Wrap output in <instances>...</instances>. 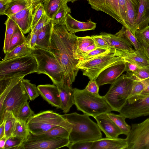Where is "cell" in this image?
Returning <instances> with one entry per match:
<instances>
[{
	"instance_id": "50",
	"label": "cell",
	"mask_w": 149,
	"mask_h": 149,
	"mask_svg": "<svg viewBox=\"0 0 149 149\" xmlns=\"http://www.w3.org/2000/svg\"><path fill=\"white\" fill-rule=\"evenodd\" d=\"M118 3L120 15L125 24L124 26L126 27L127 17L126 0H118Z\"/></svg>"
},
{
	"instance_id": "7",
	"label": "cell",
	"mask_w": 149,
	"mask_h": 149,
	"mask_svg": "<svg viewBox=\"0 0 149 149\" xmlns=\"http://www.w3.org/2000/svg\"><path fill=\"white\" fill-rule=\"evenodd\" d=\"M38 64L31 54L26 56L0 62V79L24 77L36 72Z\"/></svg>"
},
{
	"instance_id": "2",
	"label": "cell",
	"mask_w": 149,
	"mask_h": 149,
	"mask_svg": "<svg viewBox=\"0 0 149 149\" xmlns=\"http://www.w3.org/2000/svg\"><path fill=\"white\" fill-rule=\"evenodd\" d=\"M62 116L72 125L69 137L70 143L94 141L102 138L101 130L97 124L91 120L88 115L74 112Z\"/></svg>"
},
{
	"instance_id": "13",
	"label": "cell",
	"mask_w": 149,
	"mask_h": 149,
	"mask_svg": "<svg viewBox=\"0 0 149 149\" xmlns=\"http://www.w3.org/2000/svg\"><path fill=\"white\" fill-rule=\"evenodd\" d=\"M92 8L109 15L124 26L120 15L118 0H87Z\"/></svg>"
},
{
	"instance_id": "12",
	"label": "cell",
	"mask_w": 149,
	"mask_h": 149,
	"mask_svg": "<svg viewBox=\"0 0 149 149\" xmlns=\"http://www.w3.org/2000/svg\"><path fill=\"white\" fill-rule=\"evenodd\" d=\"M118 112L129 119L149 115V95L138 98L132 103L127 102Z\"/></svg>"
},
{
	"instance_id": "61",
	"label": "cell",
	"mask_w": 149,
	"mask_h": 149,
	"mask_svg": "<svg viewBox=\"0 0 149 149\" xmlns=\"http://www.w3.org/2000/svg\"></svg>"
},
{
	"instance_id": "44",
	"label": "cell",
	"mask_w": 149,
	"mask_h": 149,
	"mask_svg": "<svg viewBox=\"0 0 149 149\" xmlns=\"http://www.w3.org/2000/svg\"><path fill=\"white\" fill-rule=\"evenodd\" d=\"M93 141H83L70 143L67 146L70 149H91Z\"/></svg>"
},
{
	"instance_id": "16",
	"label": "cell",
	"mask_w": 149,
	"mask_h": 149,
	"mask_svg": "<svg viewBox=\"0 0 149 149\" xmlns=\"http://www.w3.org/2000/svg\"><path fill=\"white\" fill-rule=\"evenodd\" d=\"M59 92L60 109L65 113L68 112L74 104V89L65 81L56 85Z\"/></svg>"
},
{
	"instance_id": "26",
	"label": "cell",
	"mask_w": 149,
	"mask_h": 149,
	"mask_svg": "<svg viewBox=\"0 0 149 149\" xmlns=\"http://www.w3.org/2000/svg\"><path fill=\"white\" fill-rule=\"evenodd\" d=\"M53 23L51 20L37 33L36 47L49 50Z\"/></svg>"
},
{
	"instance_id": "1",
	"label": "cell",
	"mask_w": 149,
	"mask_h": 149,
	"mask_svg": "<svg viewBox=\"0 0 149 149\" xmlns=\"http://www.w3.org/2000/svg\"><path fill=\"white\" fill-rule=\"evenodd\" d=\"M77 36L71 34L64 24H53L49 51L55 56L65 75V80L71 85L79 69L76 66L79 60L74 54L77 47Z\"/></svg>"
},
{
	"instance_id": "51",
	"label": "cell",
	"mask_w": 149,
	"mask_h": 149,
	"mask_svg": "<svg viewBox=\"0 0 149 149\" xmlns=\"http://www.w3.org/2000/svg\"><path fill=\"white\" fill-rule=\"evenodd\" d=\"M37 37V33L31 31L26 38L27 42L32 49L36 47Z\"/></svg>"
},
{
	"instance_id": "35",
	"label": "cell",
	"mask_w": 149,
	"mask_h": 149,
	"mask_svg": "<svg viewBox=\"0 0 149 149\" xmlns=\"http://www.w3.org/2000/svg\"><path fill=\"white\" fill-rule=\"evenodd\" d=\"M109 116L121 131L122 134L126 136L130 132L131 126L125 122L126 118L120 114H116L111 112L108 113Z\"/></svg>"
},
{
	"instance_id": "29",
	"label": "cell",
	"mask_w": 149,
	"mask_h": 149,
	"mask_svg": "<svg viewBox=\"0 0 149 149\" xmlns=\"http://www.w3.org/2000/svg\"><path fill=\"white\" fill-rule=\"evenodd\" d=\"M4 24L6 25V32L3 50L6 54L8 52L10 38L18 26L13 20L8 17Z\"/></svg>"
},
{
	"instance_id": "42",
	"label": "cell",
	"mask_w": 149,
	"mask_h": 149,
	"mask_svg": "<svg viewBox=\"0 0 149 149\" xmlns=\"http://www.w3.org/2000/svg\"><path fill=\"white\" fill-rule=\"evenodd\" d=\"M44 12V10L42 2L39 3L34 7L31 30L34 29L41 18Z\"/></svg>"
},
{
	"instance_id": "36",
	"label": "cell",
	"mask_w": 149,
	"mask_h": 149,
	"mask_svg": "<svg viewBox=\"0 0 149 149\" xmlns=\"http://www.w3.org/2000/svg\"><path fill=\"white\" fill-rule=\"evenodd\" d=\"M68 2L66 0H64L63 2L52 19L53 24L61 23L64 24L67 15L71 13V9L68 5Z\"/></svg>"
},
{
	"instance_id": "37",
	"label": "cell",
	"mask_w": 149,
	"mask_h": 149,
	"mask_svg": "<svg viewBox=\"0 0 149 149\" xmlns=\"http://www.w3.org/2000/svg\"><path fill=\"white\" fill-rule=\"evenodd\" d=\"M16 120V118L11 113H7L4 114L5 136L7 139L12 135Z\"/></svg>"
},
{
	"instance_id": "32",
	"label": "cell",
	"mask_w": 149,
	"mask_h": 149,
	"mask_svg": "<svg viewBox=\"0 0 149 149\" xmlns=\"http://www.w3.org/2000/svg\"><path fill=\"white\" fill-rule=\"evenodd\" d=\"M126 74L134 80L142 81L145 86L149 84V65L144 67H139L136 72H127Z\"/></svg>"
},
{
	"instance_id": "22",
	"label": "cell",
	"mask_w": 149,
	"mask_h": 149,
	"mask_svg": "<svg viewBox=\"0 0 149 149\" xmlns=\"http://www.w3.org/2000/svg\"><path fill=\"white\" fill-rule=\"evenodd\" d=\"M100 34L111 48L127 52L134 50L131 44L124 38L104 32H101Z\"/></svg>"
},
{
	"instance_id": "60",
	"label": "cell",
	"mask_w": 149,
	"mask_h": 149,
	"mask_svg": "<svg viewBox=\"0 0 149 149\" xmlns=\"http://www.w3.org/2000/svg\"><path fill=\"white\" fill-rule=\"evenodd\" d=\"M68 2H70L72 3H74L75 1H79V0H66Z\"/></svg>"
},
{
	"instance_id": "19",
	"label": "cell",
	"mask_w": 149,
	"mask_h": 149,
	"mask_svg": "<svg viewBox=\"0 0 149 149\" xmlns=\"http://www.w3.org/2000/svg\"><path fill=\"white\" fill-rule=\"evenodd\" d=\"M116 53L124 61L128 62L139 67L149 65V60L141 49L133 52H127L116 50Z\"/></svg>"
},
{
	"instance_id": "5",
	"label": "cell",
	"mask_w": 149,
	"mask_h": 149,
	"mask_svg": "<svg viewBox=\"0 0 149 149\" xmlns=\"http://www.w3.org/2000/svg\"><path fill=\"white\" fill-rule=\"evenodd\" d=\"M124 62L117 55L116 49L109 51L83 61H79L76 67L83 72V75L91 80H96L100 73L107 68Z\"/></svg>"
},
{
	"instance_id": "24",
	"label": "cell",
	"mask_w": 149,
	"mask_h": 149,
	"mask_svg": "<svg viewBox=\"0 0 149 149\" xmlns=\"http://www.w3.org/2000/svg\"><path fill=\"white\" fill-rule=\"evenodd\" d=\"M139 6L136 27L137 30L143 29L149 23V0H139Z\"/></svg>"
},
{
	"instance_id": "45",
	"label": "cell",
	"mask_w": 149,
	"mask_h": 149,
	"mask_svg": "<svg viewBox=\"0 0 149 149\" xmlns=\"http://www.w3.org/2000/svg\"><path fill=\"white\" fill-rule=\"evenodd\" d=\"M110 49H106L103 48H97L82 56L79 60V61H84L91 59L107 52Z\"/></svg>"
},
{
	"instance_id": "18",
	"label": "cell",
	"mask_w": 149,
	"mask_h": 149,
	"mask_svg": "<svg viewBox=\"0 0 149 149\" xmlns=\"http://www.w3.org/2000/svg\"><path fill=\"white\" fill-rule=\"evenodd\" d=\"M40 95L49 104L60 109V100L57 86L55 84L40 85L37 86Z\"/></svg>"
},
{
	"instance_id": "39",
	"label": "cell",
	"mask_w": 149,
	"mask_h": 149,
	"mask_svg": "<svg viewBox=\"0 0 149 149\" xmlns=\"http://www.w3.org/2000/svg\"><path fill=\"white\" fill-rule=\"evenodd\" d=\"M77 47L74 54L76 56L86 48L95 43L91 36H77Z\"/></svg>"
},
{
	"instance_id": "33",
	"label": "cell",
	"mask_w": 149,
	"mask_h": 149,
	"mask_svg": "<svg viewBox=\"0 0 149 149\" xmlns=\"http://www.w3.org/2000/svg\"><path fill=\"white\" fill-rule=\"evenodd\" d=\"M30 133L27 122L17 119L12 136L20 137L26 140Z\"/></svg>"
},
{
	"instance_id": "15",
	"label": "cell",
	"mask_w": 149,
	"mask_h": 149,
	"mask_svg": "<svg viewBox=\"0 0 149 149\" xmlns=\"http://www.w3.org/2000/svg\"><path fill=\"white\" fill-rule=\"evenodd\" d=\"M100 129L106 137L116 138L122 134L119 127L109 116L108 113H104L94 117Z\"/></svg>"
},
{
	"instance_id": "49",
	"label": "cell",
	"mask_w": 149,
	"mask_h": 149,
	"mask_svg": "<svg viewBox=\"0 0 149 149\" xmlns=\"http://www.w3.org/2000/svg\"><path fill=\"white\" fill-rule=\"evenodd\" d=\"M99 87L96 80H91L84 89L91 93L99 94Z\"/></svg>"
},
{
	"instance_id": "54",
	"label": "cell",
	"mask_w": 149,
	"mask_h": 149,
	"mask_svg": "<svg viewBox=\"0 0 149 149\" xmlns=\"http://www.w3.org/2000/svg\"><path fill=\"white\" fill-rule=\"evenodd\" d=\"M10 0H0V14L4 15V12L8 8Z\"/></svg>"
},
{
	"instance_id": "43",
	"label": "cell",
	"mask_w": 149,
	"mask_h": 149,
	"mask_svg": "<svg viewBox=\"0 0 149 149\" xmlns=\"http://www.w3.org/2000/svg\"><path fill=\"white\" fill-rule=\"evenodd\" d=\"M24 140L23 138L11 136L7 139L4 149H19Z\"/></svg>"
},
{
	"instance_id": "3",
	"label": "cell",
	"mask_w": 149,
	"mask_h": 149,
	"mask_svg": "<svg viewBox=\"0 0 149 149\" xmlns=\"http://www.w3.org/2000/svg\"><path fill=\"white\" fill-rule=\"evenodd\" d=\"M74 89V105L78 110L84 114L94 118L113 111L104 96L91 93L84 89Z\"/></svg>"
},
{
	"instance_id": "46",
	"label": "cell",
	"mask_w": 149,
	"mask_h": 149,
	"mask_svg": "<svg viewBox=\"0 0 149 149\" xmlns=\"http://www.w3.org/2000/svg\"><path fill=\"white\" fill-rule=\"evenodd\" d=\"M134 36L139 42L143 41L149 45V25L143 29L137 30Z\"/></svg>"
},
{
	"instance_id": "55",
	"label": "cell",
	"mask_w": 149,
	"mask_h": 149,
	"mask_svg": "<svg viewBox=\"0 0 149 149\" xmlns=\"http://www.w3.org/2000/svg\"><path fill=\"white\" fill-rule=\"evenodd\" d=\"M139 42L140 49L145 53L149 60V45L146 42L141 41Z\"/></svg>"
},
{
	"instance_id": "14",
	"label": "cell",
	"mask_w": 149,
	"mask_h": 149,
	"mask_svg": "<svg viewBox=\"0 0 149 149\" xmlns=\"http://www.w3.org/2000/svg\"><path fill=\"white\" fill-rule=\"evenodd\" d=\"M124 62L109 67L102 71L96 79L99 86L107 84H112L125 72Z\"/></svg>"
},
{
	"instance_id": "41",
	"label": "cell",
	"mask_w": 149,
	"mask_h": 149,
	"mask_svg": "<svg viewBox=\"0 0 149 149\" xmlns=\"http://www.w3.org/2000/svg\"><path fill=\"white\" fill-rule=\"evenodd\" d=\"M34 114V111L30 108L27 102L24 103L20 108L16 119L27 122L29 119Z\"/></svg>"
},
{
	"instance_id": "30",
	"label": "cell",
	"mask_w": 149,
	"mask_h": 149,
	"mask_svg": "<svg viewBox=\"0 0 149 149\" xmlns=\"http://www.w3.org/2000/svg\"><path fill=\"white\" fill-rule=\"evenodd\" d=\"M64 0H44L43 2L44 11L52 19Z\"/></svg>"
},
{
	"instance_id": "11",
	"label": "cell",
	"mask_w": 149,
	"mask_h": 149,
	"mask_svg": "<svg viewBox=\"0 0 149 149\" xmlns=\"http://www.w3.org/2000/svg\"><path fill=\"white\" fill-rule=\"evenodd\" d=\"M69 138L58 137L24 141L19 149H57L67 147Z\"/></svg>"
},
{
	"instance_id": "9",
	"label": "cell",
	"mask_w": 149,
	"mask_h": 149,
	"mask_svg": "<svg viewBox=\"0 0 149 149\" xmlns=\"http://www.w3.org/2000/svg\"><path fill=\"white\" fill-rule=\"evenodd\" d=\"M23 79L14 86L6 96L0 108V124L3 121L4 114L5 113H11L16 118L21 106L29 100L22 83Z\"/></svg>"
},
{
	"instance_id": "56",
	"label": "cell",
	"mask_w": 149,
	"mask_h": 149,
	"mask_svg": "<svg viewBox=\"0 0 149 149\" xmlns=\"http://www.w3.org/2000/svg\"><path fill=\"white\" fill-rule=\"evenodd\" d=\"M148 95H149V84L145 86L144 89L137 97L136 100L138 98Z\"/></svg>"
},
{
	"instance_id": "31",
	"label": "cell",
	"mask_w": 149,
	"mask_h": 149,
	"mask_svg": "<svg viewBox=\"0 0 149 149\" xmlns=\"http://www.w3.org/2000/svg\"><path fill=\"white\" fill-rule=\"evenodd\" d=\"M115 35L127 40L133 46L135 50L140 49L139 42L130 30L124 26H123L122 29Z\"/></svg>"
},
{
	"instance_id": "23",
	"label": "cell",
	"mask_w": 149,
	"mask_h": 149,
	"mask_svg": "<svg viewBox=\"0 0 149 149\" xmlns=\"http://www.w3.org/2000/svg\"><path fill=\"white\" fill-rule=\"evenodd\" d=\"M126 1L127 17L125 27L130 30L134 35L137 31L135 23L139 8V0H126Z\"/></svg>"
},
{
	"instance_id": "10",
	"label": "cell",
	"mask_w": 149,
	"mask_h": 149,
	"mask_svg": "<svg viewBox=\"0 0 149 149\" xmlns=\"http://www.w3.org/2000/svg\"><path fill=\"white\" fill-rule=\"evenodd\" d=\"M126 139L127 149H149V118L141 123L132 124Z\"/></svg>"
},
{
	"instance_id": "52",
	"label": "cell",
	"mask_w": 149,
	"mask_h": 149,
	"mask_svg": "<svg viewBox=\"0 0 149 149\" xmlns=\"http://www.w3.org/2000/svg\"><path fill=\"white\" fill-rule=\"evenodd\" d=\"M96 48H97V47L95 43L89 46L86 48L78 54L75 56L74 58L79 60L82 56L95 49Z\"/></svg>"
},
{
	"instance_id": "57",
	"label": "cell",
	"mask_w": 149,
	"mask_h": 149,
	"mask_svg": "<svg viewBox=\"0 0 149 149\" xmlns=\"http://www.w3.org/2000/svg\"><path fill=\"white\" fill-rule=\"evenodd\" d=\"M5 136V121L0 124V139Z\"/></svg>"
},
{
	"instance_id": "48",
	"label": "cell",
	"mask_w": 149,
	"mask_h": 149,
	"mask_svg": "<svg viewBox=\"0 0 149 149\" xmlns=\"http://www.w3.org/2000/svg\"><path fill=\"white\" fill-rule=\"evenodd\" d=\"M51 20L48 17L44 11L40 19L38 21L34 29L31 30V31L38 33Z\"/></svg>"
},
{
	"instance_id": "25",
	"label": "cell",
	"mask_w": 149,
	"mask_h": 149,
	"mask_svg": "<svg viewBox=\"0 0 149 149\" xmlns=\"http://www.w3.org/2000/svg\"><path fill=\"white\" fill-rule=\"evenodd\" d=\"M69 134L70 132L66 129L61 126H57L40 134H34L30 133L27 140L39 139L58 137L69 138Z\"/></svg>"
},
{
	"instance_id": "27",
	"label": "cell",
	"mask_w": 149,
	"mask_h": 149,
	"mask_svg": "<svg viewBox=\"0 0 149 149\" xmlns=\"http://www.w3.org/2000/svg\"><path fill=\"white\" fill-rule=\"evenodd\" d=\"M32 4L31 0H10L4 15L9 17L29 7Z\"/></svg>"
},
{
	"instance_id": "53",
	"label": "cell",
	"mask_w": 149,
	"mask_h": 149,
	"mask_svg": "<svg viewBox=\"0 0 149 149\" xmlns=\"http://www.w3.org/2000/svg\"><path fill=\"white\" fill-rule=\"evenodd\" d=\"M124 63L125 65V71L134 72L139 69V67L127 61H124Z\"/></svg>"
},
{
	"instance_id": "47",
	"label": "cell",
	"mask_w": 149,
	"mask_h": 149,
	"mask_svg": "<svg viewBox=\"0 0 149 149\" xmlns=\"http://www.w3.org/2000/svg\"><path fill=\"white\" fill-rule=\"evenodd\" d=\"M94 41L97 48L106 49H112L107 44L100 35H93L91 36Z\"/></svg>"
},
{
	"instance_id": "58",
	"label": "cell",
	"mask_w": 149,
	"mask_h": 149,
	"mask_svg": "<svg viewBox=\"0 0 149 149\" xmlns=\"http://www.w3.org/2000/svg\"><path fill=\"white\" fill-rule=\"evenodd\" d=\"M7 138L5 136L0 139V149H4Z\"/></svg>"
},
{
	"instance_id": "34",
	"label": "cell",
	"mask_w": 149,
	"mask_h": 149,
	"mask_svg": "<svg viewBox=\"0 0 149 149\" xmlns=\"http://www.w3.org/2000/svg\"><path fill=\"white\" fill-rule=\"evenodd\" d=\"M27 42L26 38L21 29L18 27L10 38L7 52Z\"/></svg>"
},
{
	"instance_id": "40",
	"label": "cell",
	"mask_w": 149,
	"mask_h": 149,
	"mask_svg": "<svg viewBox=\"0 0 149 149\" xmlns=\"http://www.w3.org/2000/svg\"><path fill=\"white\" fill-rule=\"evenodd\" d=\"M22 82L30 100H33L39 96L40 94L35 84L31 83L30 81L24 79L22 80Z\"/></svg>"
},
{
	"instance_id": "59",
	"label": "cell",
	"mask_w": 149,
	"mask_h": 149,
	"mask_svg": "<svg viewBox=\"0 0 149 149\" xmlns=\"http://www.w3.org/2000/svg\"><path fill=\"white\" fill-rule=\"evenodd\" d=\"M44 0H31L33 7L40 2H42Z\"/></svg>"
},
{
	"instance_id": "17",
	"label": "cell",
	"mask_w": 149,
	"mask_h": 149,
	"mask_svg": "<svg viewBox=\"0 0 149 149\" xmlns=\"http://www.w3.org/2000/svg\"><path fill=\"white\" fill-rule=\"evenodd\" d=\"M33 8L32 4L29 7L8 17L15 22L24 34L31 30Z\"/></svg>"
},
{
	"instance_id": "6",
	"label": "cell",
	"mask_w": 149,
	"mask_h": 149,
	"mask_svg": "<svg viewBox=\"0 0 149 149\" xmlns=\"http://www.w3.org/2000/svg\"><path fill=\"white\" fill-rule=\"evenodd\" d=\"M31 133L37 134L44 133L52 128L59 126L68 130L70 133L72 125L60 115L52 110L42 111L34 114L27 122Z\"/></svg>"
},
{
	"instance_id": "28",
	"label": "cell",
	"mask_w": 149,
	"mask_h": 149,
	"mask_svg": "<svg viewBox=\"0 0 149 149\" xmlns=\"http://www.w3.org/2000/svg\"><path fill=\"white\" fill-rule=\"evenodd\" d=\"M31 49L27 42L17 47L6 54L2 61L24 56L31 54Z\"/></svg>"
},
{
	"instance_id": "38",
	"label": "cell",
	"mask_w": 149,
	"mask_h": 149,
	"mask_svg": "<svg viewBox=\"0 0 149 149\" xmlns=\"http://www.w3.org/2000/svg\"><path fill=\"white\" fill-rule=\"evenodd\" d=\"M134 80L131 93L127 99V102L129 103H132L136 100L145 86L142 81L137 80Z\"/></svg>"
},
{
	"instance_id": "20",
	"label": "cell",
	"mask_w": 149,
	"mask_h": 149,
	"mask_svg": "<svg viewBox=\"0 0 149 149\" xmlns=\"http://www.w3.org/2000/svg\"><path fill=\"white\" fill-rule=\"evenodd\" d=\"M64 24L68 32L71 34L75 33L94 30L96 23L90 19L86 22H82L73 18L70 14H68L65 18Z\"/></svg>"
},
{
	"instance_id": "4",
	"label": "cell",
	"mask_w": 149,
	"mask_h": 149,
	"mask_svg": "<svg viewBox=\"0 0 149 149\" xmlns=\"http://www.w3.org/2000/svg\"><path fill=\"white\" fill-rule=\"evenodd\" d=\"M31 53L37 63V73L47 75L55 85L65 80L63 70L51 52L48 50L36 47L32 49Z\"/></svg>"
},
{
	"instance_id": "8",
	"label": "cell",
	"mask_w": 149,
	"mask_h": 149,
	"mask_svg": "<svg viewBox=\"0 0 149 149\" xmlns=\"http://www.w3.org/2000/svg\"><path fill=\"white\" fill-rule=\"evenodd\" d=\"M134 81L127 74H124L111 84L104 96L113 111L118 112L127 103Z\"/></svg>"
},
{
	"instance_id": "21",
	"label": "cell",
	"mask_w": 149,
	"mask_h": 149,
	"mask_svg": "<svg viewBox=\"0 0 149 149\" xmlns=\"http://www.w3.org/2000/svg\"><path fill=\"white\" fill-rule=\"evenodd\" d=\"M127 146L126 138L106 137L93 141L91 149H125Z\"/></svg>"
}]
</instances>
